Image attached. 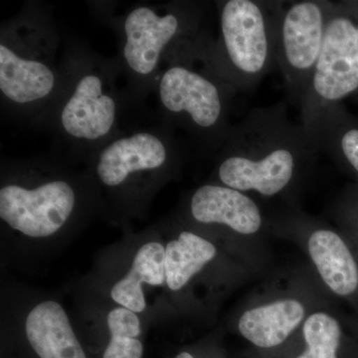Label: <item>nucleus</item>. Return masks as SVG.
<instances>
[{
    "instance_id": "1",
    "label": "nucleus",
    "mask_w": 358,
    "mask_h": 358,
    "mask_svg": "<svg viewBox=\"0 0 358 358\" xmlns=\"http://www.w3.org/2000/svg\"><path fill=\"white\" fill-rule=\"evenodd\" d=\"M319 155L303 124L289 121L284 102L256 108L233 124L215 155L212 182L251 196L293 199Z\"/></svg>"
},
{
    "instance_id": "2",
    "label": "nucleus",
    "mask_w": 358,
    "mask_h": 358,
    "mask_svg": "<svg viewBox=\"0 0 358 358\" xmlns=\"http://www.w3.org/2000/svg\"><path fill=\"white\" fill-rule=\"evenodd\" d=\"M63 82L45 128L68 157L88 162L99 148L127 128L134 108L117 58H106L83 40L66 36ZM127 84V83H126Z\"/></svg>"
},
{
    "instance_id": "3",
    "label": "nucleus",
    "mask_w": 358,
    "mask_h": 358,
    "mask_svg": "<svg viewBox=\"0 0 358 358\" xmlns=\"http://www.w3.org/2000/svg\"><path fill=\"white\" fill-rule=\"evenodd\" d=\"M61 34L50 6L29 1L0 28V99L4 114L44 129L63 82Z\"/></svg>"
},
{
    "instance_id": "4",
    "label": "nucleus",
    "mask_w": 358,
    "mask_h": 358,
    "mask_svg": "<svg viewBox=\"0 0 358 358\" xmlns=\"http://www.w3.org/2000/svg\"><path fill=\"white\" fill-rule=\"evenodd\" d=\"M206 4H131L110 22L119 36L117 62L136 109L154 93L162 71L176 61L199 62L210 39Z\"/></svg>"
},
{
    "instance_id": "5",
    "label": "nucleus",
    "mask_w": 358,
    "mask_h": 358,
    "mask_svg": "<svg viewBox=\"0 0 358 358\" xmlns=\"http://www.w3.org/2000/svg\"><path fill=\"white\" fill-rule=\"evenodd\" d=\"M218 34L210 37L201 63L236 92L254 91L278 66L282 2L216 1Z\"/></svg>"
},
{
    "instance_id": "6",
    "label": "nucleus",
    "mask_w": 358,
    "mask_h": 358,
    "mask_svg": "<svg viewBox=\"0 0 358 358\" xmlns=\"http://www.w3.org/2000/svg\"><path fill=\"white\" fill-rule=\"evenodd\" d=\"M200 62V61H199ZM196 63L176 61L164 68L154 93L160 121L187 136L202 157H215L233 124V87Z\"/></svg>"
},
{
    "instance_id": "7",
    "label": "nucleus",
    "mask_w": 358,
    "mask_h": 358,
    "mask_svg": "<svg viewBox=\"0 0 358 358\" xmlns=\"http://www.w3.org/2000/svg\"><path fill=\"white\" fill-rule=\"evenodd\" d=\"M7 162L18 176L11 173L0 188L1 220L25 236L45 238L56 234L76 212L77 186L63 176L60 164L50 160L28 159L35 180L33 185L28 183L16 160Z\"/></svg>"
},
{
    "instance_id": "8",
    "label": "nucleus",
    "mask_w": 358,
    "mask_h": 358,
    "mask_svg": "<svg viewBox=\"0 0 358 358\" xmlns=\"http://www.w3.org/2000/svg\"><path fill=\"white\" fill-rule=\"evenodd\" d=\"M186 155L183 141L164 122L129 124L90 157L91 173L110 190L126 189L141 180L173 176Z\"/></svg>"
},
{
    "instance_id": "9",
    "label": "nucleus",
    "mask_w": 358,
    "mask_h": 358,
    "mask_svg": "<svg viewBox=\"0 0 358 358\" xmlns=\"http://www.w3.org/2000/svg\"><path fill=\"white\" fill-rule=\"evenodd\" d=\"M357 90L358 4L333 2L319 62L300 108L301 121Z\"/></svg>"
},
{
    "instance_id": "10",
    "label": "nucleus",
    "mask_w": 358,
    "mask_h": 358,
    "mask_svg": "<svg viewBox=\"0 0 358 358\" xmlns=\"http://www.w3.org/2000/svg\"><path fill=\"white\" fill-rule=\"evenodd\" d=\"M331 4L326 0H303L282 6L278 67L289 102L299 108L319 62Z\"/></svg>"
},
{
    "instance_id": "11",
    "label": "nucleus",
    "mask_w": 358,
    "mask_h": 358,
    "mask_svg": "<svg viewBox=\"0 0 358 358\" xmlns=\"http://www.w3.org/2000/svg\"><path fill=\"white\" fill-rule=\"evenodd\" d=\"M282 219L303 232L308 258L327 291L358 308V250L350 238L300 213Z\"/></svg>"
},
{
    "instance_id": "12",
    "label": "nucleus",
    "mask_w": 358,
    "mask_h": 358,
    "mask_svg": "<svg viewBox=\"0 0 358 358\" xmlns=\"http://www.w3.org/2000/svg\"><path fill=\"white\" fill-rule=\"evenodd\" d=\"M188 212L195 223L218 226L243 238L258 236L265 225L262 209L253 196L215 182L195 189Z\"/></svg>"
},
{
    "instance_id": "13",
    "label": "nucleus",
    "mask_w": 358,
    "mask_h": 358,
    "mask_svg": "<svg viewBox=\"0 0 358 358\" xmlns=\"http://www.w3.org/2000/svg\"><path fill=\"white\" fill-rule=\"evenodd\" d=\"M310 313L301 299L281 296L246 308L238 320V331L257 348H274L300 329Z\"/></svg>"
},
{
    "instance_id": "14",
    "label": "nucleus",
    "mask_w": 358,
    "mask_h": 358,
    "mask_svg": "<svg viewBox=\"0 0 358 358\" xmlns=\"http://www.w3.org/2000/svg\"><path fill=\"white\" fill-rule=\"evenodd\" d=\"M301 124L320 154L329 155L358 178V120L341 103L315 110Z\"/></svg>"
},
{
    "instance_id": "15",
    "label": "nucleus",
    "mask_w": 358,
    "mask_h": 358,
    "mask_svg": "<svg viewBox=\"0 0 358 358\" xmlns=\"http://www.w3.org/2000/svg\"><path fill=\"white\" fill-rule=\"evenodd\" d=\"M26 336L40 358H87L64 308L53 301L40 303L27 315Z\"/></svg>"
},
{
    "instance_id": "16",
    "label": "nucleus",
    "mask_w": 358,
    "mask_h": 358,
    "mask_svg": "<svg viewBox=\"0 0 358 358\" xmlns=\"http://www.w3.org/2000/svg\"><path fill=\"white\" fill-rule=\"evenodd\" d=\"M166 248L159 242H148L141 246L134 257L133 265L126 277L115 282L110 296L122 308L141 313L147 307L141 284L152 286L166 285Z\"/></svg>"
},
{
    "instance_id": "17",
    "label": "nucleus",
    "mask_w": 358,
    "mask_h": 358,
    "mask_svg": "<svg viewBox=\"0 0 358 358\" xmlns=\"http://www.w3.org/2000/svg\"><path fill=\"white\" fill-rule=\"evenodd\" d=\"M216 255L215 245L206 238L190 230L181 231L166 247V286L171 291H180Z\"/></svg>"
},
{
    "instance_id": "18",
    "label": "nucleus",
    "mask_w": 358,
    "mask_h": 358,
    "mask_svg": "<svg viewBox=\"0 0 358 358\" xmlns=\"http://www.w3.org/2000/svg\"><path fill=\"white\" fill-rule=\"evenodd\" d=\"M306 348L296 358H338L345 341L341 320L327 310H312L301 327Z\"/></svg>"
},
{
    "instance_id": "19",
    "label": "nucleus",
    "mask_w": 358,
    "mask_h": 358,
    "mask_svg": "<svg viewBox=\"0 0 358 358\" xmlns=\"http://www.w3.org/2000/svg\"><path fill=\"white\" fill-rule=\"evenodd\" d=\"M108 327L110 334L138 338L141 334V322L133 310L126 308H117L108 315Z\"/></svg>"
},
{
    "instance_id": "20",
    "label": "nucleus",
    "mask_w": 358,
    "mask_h": 358,
    "mask_svg": "<svg viewBox=\"0 0 358 358\" xmlns=\"http://www.w3.org/2000/svg\"><path fill=\"white\" fill-rule=\"evenodd\" d=\"M338 214L345 227L343 233L358 250V188L341 202Z\"/></svg>"
},
{
    "instance_id": "21",
    "label": "nucleus",
    "mask_w": 358,
    "mask_h": 358,
    "mask_svg": "<svg viewBox=\"0 0 358 358\" xmlns=\"http://www.w3.org/2000/svg\"><path fill=\"white\" fill-rule=\"evenodd\" d=\"M143 353V345L138 338L110 334L103 358H141Z\"/></svg>"
},
{
    "instance_id": "22",
    "label": "nucleus",
    "mask_w": 358,
    "mask_h": 358,
    "mask_svg": "<svg viewBox=\"0 0 358 358\" xmlns=\"http://www.w3.org/2000/svg\"><path fill=\"white\" fill-rule=\"evenodd\" d=\"M176 358H194L192 357V355H190L189 352H181V353H179V355H178V357H176Z\"/></svg>"
}]
</instances>
